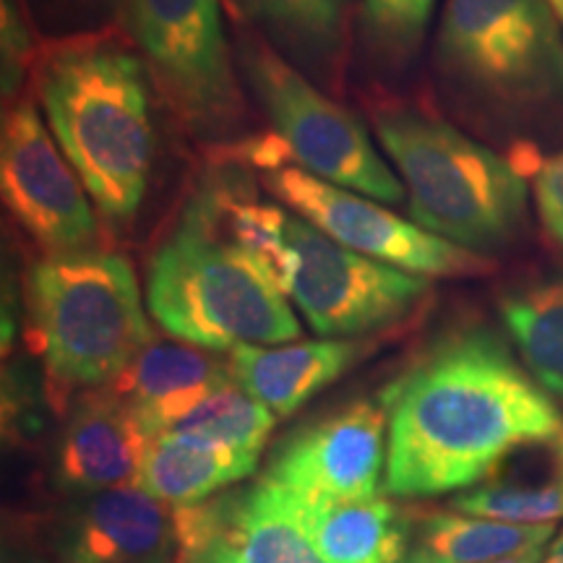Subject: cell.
Returning <instances> with one entry per match:
<instances>
[{"label":"cell","mask_w":563,"mask_h":563,"mask_svg":"<svg viewBox=\"0 0 563 563\" xmlns=\"http://www.w3.org/2000/svg\"><path fill=\"white\" fill-rule=\"evenodd\" d=\"M384 490L426 498L475 488L514 454L559 439L563 412L488 327L441 334L389 389Z\"/></svg>","instance_id":"6da1fadb"},{"label":"cell","mask_w":563,"mask_h":563,"mask_svg":"<svg viewBox=\"0 0 563 563\" xmlns=\"http://www.w3.org/2000/svg\"><path fill=\"white\" fill-rule=\"evenodd\" d=\"M37 95L89 199L110 222L144 201L154 159L150 68L112 40H76L42 58Z\"/></svg>","instance_id":"7a4b0ae2"},{"label":"cell","mask_w":563,"mask_h":563,"mask_svg":"<svg viewBox=\"0 0 563 563\" xmlns=\"http://www.w3.org/2000/svg\"><path fill=\"white\" fill-rule=\"evenodd\" d=\"M26 306L55 407L108 386L154 342L136 274L118 253L40 258L26 274Z\"/></svg>","instance_id":"3957f363"},{"label":"cell","mask_w":563,"mask_h":563,"mask_svg":"<svg viewBox=\"0 0 563 563\" xmlns=\"http://www.w3.org/2000/svg\"><path fill=\"white\" fill-rule=\"evenodd\" d=\"M376 136L397 167L412 222L475 253L509 245L527 217V180L452 123L399 110L376 118Z\"/></svg>","instance_id":"277c9868"},{"label":"cell","mask_w":563,"mask_h":563,"mask_svg":"<svg viewBox=\"0 0 563 563\" xmlns=\"http://www.w3.org/2000/svg\"><path fill=\"white\" fill-rule=\"evenodd\" d=\"M146 306L175 340L211 352L300 336L290 302L269 274L188 217L152 256Z\"/></svg>","instance_id":"5b68a950"},{"label":"cell","mask_w":563,"mask_h":563,"mask_svg":"<svg viewBox=\"0 0 563 563\" xmlns=\"http://www.w3.org/2000/svg\"><path fill=\"white\" fill-rule=\"evenodd\" d=\"M435 53L446 79L490 108L563 102V30L548 0H446Z\"/></svg>","instance_id":"8992f818"},{"label":"cell","mask_w":563,"mask_h":563,"mask_svg":"<svg viewBox=\"0 0 563 563\" xmlns=\"http://www.w3.org/2000/svg\"><path fill=\"white\" fill-rule=\"evenodd\" d=\"M243 70L274 133L302 170L384 203L405 199L402 180L361 121L323 97L274 47L251 42L243 51Z\"/></svg>","instance_id":"52a82bcc"},{"label":"cell","mask_w":563,"mask_h":563,"mask_svg":"<svg viewBox=\"0 0 563 563\" xmlns=\"http://www.w3.org/2000/svg\"><path fill=\"white\" fill-rule=\"evenodd\" d=\"M129 32L159 89L196 133H224L241 115L220 0H121Z\"/></svg>","instance_id":"ba28073f"},{"label":"cell","mask_w":563,"mask_h":563,"mask_svg":"<svg viewBox=\"0 0 563 563\" xmlns=\"http://www.w3.org/2000/svg\"><path fill=\"white\" fill-rule=\"evenodd\" d=\"M292 277L287 295L321 336H361L405 321L431 282L350 251L298 214L287 217Z\"/></svg>","instance_id":"9c48e42d"},{"label":"cell","mask_w":563,"mask_h":563,"mask_svg":"<svg viewBox=\"0 0 563 563\" xmlns=\"http://www.w3.org/2000/svg\"><path fill=\"white\" fill-rule=\"evenodd\" d=\"M266 188L287 203L292 214L308 220L344 249L402 272L426 279H467L483 277L493 269L490 258L483 253L443 241L422 230L418 222L371 201V196L316 178L302 167H272Z\"/></svg>","instance_id":"30bf717a"},{"label":"cell","mask_w":563,"mask_h":563,"mask_svg":"<svg viewBox=\"0 0 563 563\" xmlns=\"http://www.w3.org/2000/svg\"><path fill=\"white\" fill-rule=\"evenodd\" d=\"M0 186L13 220L47 256L95 249L100 230L87 188L32 102L5 115Z\"/></svg>","instance_id":"8fae6325"},{"label":"cell","mask_w":563,"mask_h":563,"mask_svg":"<svg viewBox=\"0 0 563 563\" xmlns=\"http://www.w3.org/2000/svg\"><path fill=\"white\" fill-rule=\"evenodd\" d=\"M386 460L389 402L357 399L287 433L262 477L306 496L352 501L382 493Z\"/></svg>","instance_id":"7c38bea8"},{"label":"cell","mask_w":563,"mask_h":563,"mask_svg":"<svg viewBox=\"0 0 563 563\" xmlns=\"http://www.w3.org/2000/svg\"><path fill=\"white\" fill-rule=\"evenodd\" d=\"M173 511L175 563H329L264 477Z\"/></svg>","instance_id":"4fadbf2b"},{"label":"cell","mask_w":563,"mask_h":563,"mask_svg":"<svg viewBox=\"0 0 563 563\" xmlns=\"http://www.w3.org/2000/svg\"><path fill=\"white\" fill-rule=\"evenodd\" d=\"M53 543L60 563H175V511L136 483L81 493Z\"/></svg>","instance_id":"5bb4252c"},{"label":"cell","mask_w":563,"mask_h":563,"mask_svg":"<svg viewBox=\"0 0 563 563\" xmlns=\"http://www.w3.org/2000/svg\"><path fill=\"white\" fill-rule=\"evenodd\" d=\"M146 443L150 433L108 386L84 391L55 446V483L70 493L136 483Z\"/></svg>","instance_id":"9a60e30c"},{"label":"cell","mask_w":563,"mask_h":563,"mask_svg":"<svg viewBox=\"0 0 563 563\" xmlns=\"http://www.w3.org/2000/svg\"><path fill=\"white\" fill-rule=\"evenodd\" d=\"M371 352L357 336L311 342L238 344L228 361L235 382L277 418H290L308 399L332 386Z\"/></svg>","instance_id":"2e32d148"},{"label":"cell","mask_w":563,"mask_h":563,"mask_svg":"<svg viewBox=\"0 0 563 563\" xmlns=\"http://www.w3.org/2000/svg\"><path fill=\"white\" fill-rule=\"evenodd\" d=\"M277 488L287 511L329 563H405L412 517L386 493L336 501Z\"/></svg>","instance_id":"e0dca14e"},{"label":"cell","mask_w":563,"mask_h":563,"mask_svg":"<svg viewBox=\"0 0 563 563\" xmlns=\"http://www.w3.org/2000/svg\"><path fill=\"white\" fill-rule=\"evenodd\" d=\"M232 378L230 361H220L211 350L188 342H152L108 389L131 407L152 439L203 394Z\"/></svg>","instance_id":"ac0fdd59"},{"label":"cell","mask_w":563,"mask_h":563,"mask_svg":"<svg viewBox=\"0 0 563 563\" xmlns=\"http://www.w3.org/2000/svg\"><path fill=\"white\" fill-rule=\"evenodd\" d=\"M258 454L180 433L152 435L136 485L173 509L201 504L256 473Z\"/></svg>","instance_id":"d6986e66"},{"label":"cell","mask_w":563,"mask_h":563,"mask_svg":"<svg viewBox=\"0 0 563 563\" xmlns=\"http://www.w3.org/2000/svg\"><path fill=\"white\" fill-rule=\"evenodd\" d=\"M555 525H514L456 509L412 517L405 563H490L545 545Z\"/></svg>","instance_id":"ffe728a7"},{"label":"cell","mask_w":563,"mask_h":563,"mask_svg":"<svg viewBox=\"0 0 563 563\" xmlns=\"http://www.w3.org/2000/svg\"><path fill=\"white\" fill-rule=\"evenodd\" d=\"M501 319L519 361L555 399H563V272L501 298Z\"/></svg>","instance_id":"44dd1931"},{"label":"cell","mask_w":563,"mask_h":563,"mask_svg":"<svg viewBox=\"0 0 563 563\" xmlns=\"http://www.w3.org/2000/svg\"><path fill=\"white\" fill-rule=\"evenodd\" d=\"M232 5L300 63L319 66L340 47L350 0H232Z\"/></svg>","instance_id":"7402d4cb"},{"label":"cell","mask_w":563,"mask_h":563,"mask_svg":"<svg viewBox=\"0 0 563 563\" xmlns=\"http://www.w3.org/2000/svg\"><path fill=\"white\" fill-rule=\"evenodd\" d=\"M274 420L277 415L232 378L203 394L199 402L180 412L162 433L191 435L199 441L262 454L266 439L274 431Z\"/></svg>","instance_id":"603a6c76"},{"label":"cell","mask_w":563,"mask_h":563,"mask_svg":"<svg viewBox=\"0 0 563 563\" xmlns=\"http://www.w3.org/2000/svg\"><path fill=\"white\" fill-rule=\"evenodd\" d=\"M449 509L514 525H553L563 519V467L532 477L496 475L449 501Z\"/></svg>","instance_id":"cb8c5ba5"},{"label":"cell","mask_w":563,"mask_h":563,"mask_svg":"<svg viewBox=\"0 0 563 563\" xmlns=\"http://www.w3.org/2000/svg\"><path fill=\"white\" fill-rule=\"evenodd\" d=\"M435 0H363L365 40L386 60L407 58L420 45Z\"/></svg>","instance_id":"d4e9b609"},{"label":"cell","mask_w":563,"mask_h":563,"mask_svg":"<svg viewBox=\"0 0 563 563\" xmlns=\"http://www.w3.org/2000/svg\"><path fill=\"white\" fill-rule=\"evenodd\" d=\"M0 30H3V42H0V58H3V100L13 102L32 63V30L19 9V0H3Z\"/></svg>","instance_id":"484cf974"},{"label":"cell","mask_w":563,"mask_h":563,"mask_svg":"<svg viewBox=\"0 0 563 563\" xmlns=\"http://www.w3.org/2000/svg\"><path fill=\"white\" fill-rule=\"evenodd\" d=\"M534 201L545 230L563 245V150L548 157L534 175Z\"/></svg>","instance_id":"4316f807"},{"label":"cell","mask_w":563,"mask_h":563,"mask_svg":"<svg viewBox=\"0 0 563 563\" xmlns=\"http://www.w3.org/2000/svg\"><path fill=\"white\" fill-rule=\"evenodd\" d=\"M543 559H545V545H540V548H530V551L525 553L509 555V559L490 561V563H543Z\"/></svg>","instance_id":"83f0119b"},{"label":"cell","mask_w":563,"mask_h":563,"mask_svg":"<svg viewBox=\"0 0 563 563\" xmlns=\"http://www.w3.org/2000/svg\"><path fill=\"white\" fill-rule=\"evenodd\" d=\"M548 561H559V563H563V530L561 532H555L553 538H551V545H548V555H545Z\"/></svg>","instance_id":"f1b7e54d"},{"label":"cell","mask_w":563,"mask_h":563,"mask_svg":"<svg viewBox=\"0 0 563 563\" xmlns=\"http://www.w3.org/2000/svg\"><path fill=\"white\" fill-rule=\"evenodd\" d=\"M548 5H551V9H553L555 19H559V24H561V30H563V0H548Z\"/></svg>","instance_id":"f546056e"},{"label":"cell","mask_w":563,"mask_h":563,"mask_svg":"<svg viewBox=\"0 0 563 563\" xmlns=\"http://www.w3.org/2000/svg\"><path fill=\"white\" fill-rule=\"evenodd\" d=\"M81 3H95V5H108V3H115V5H121V0H81Z\"/></svg>","instance_id":"4dcf8cb0"}]
</instances>
